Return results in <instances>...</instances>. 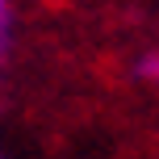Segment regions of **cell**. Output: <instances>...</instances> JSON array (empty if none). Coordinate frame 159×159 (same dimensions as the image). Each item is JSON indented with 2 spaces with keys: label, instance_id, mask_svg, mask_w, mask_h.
I'll use <instances>...</instances> for the list:
<instances>
[{
  "label": "cell",
  "instance_id": "1",
  "mask_svg": "<svg viewBox=\"0 0 159 159\" xmlns=\"http://www.w3.org/2000/svg\"><path fill=\"white\" fill-rule=\"evenodd\" d=\"M143 71L151 75V80H159V55H155V59H147V63H143Z\"/></svg>",
  "mask_w": 159,
  "mask_h": 159
}]
</instances>
